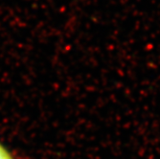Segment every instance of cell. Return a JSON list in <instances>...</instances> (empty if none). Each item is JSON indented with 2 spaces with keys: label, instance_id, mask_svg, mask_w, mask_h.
Returning a JSON list of instances; mask_svg holds the SVG:
<instances>
[{
  "label": "cell",
  "instance_id": "cell-1",
  "mask_svg": "<svg viewBox=\"0 0 160 159\" xmlns=\"http://www.w3.org/2000/svg\"><path fill=\"white\" fill-rule=\"evenodd\" d=\"M0 159H14L10 150L0 142Z\"/></svg>",
  "mask_w": 160,
  "mask_h": 159
}]
</instances>
